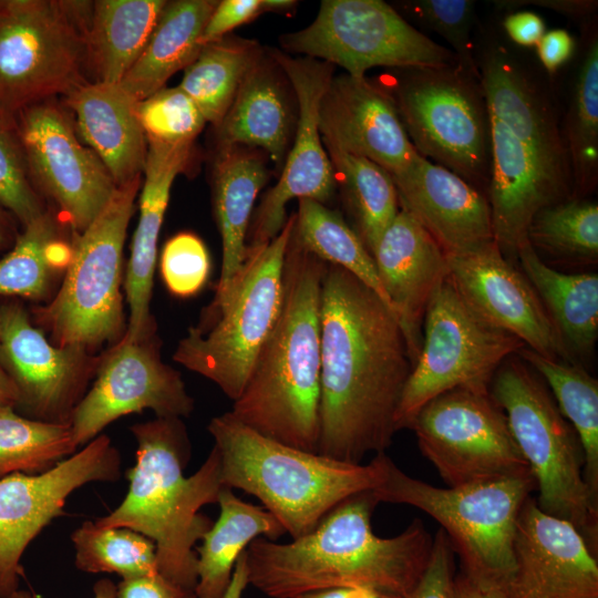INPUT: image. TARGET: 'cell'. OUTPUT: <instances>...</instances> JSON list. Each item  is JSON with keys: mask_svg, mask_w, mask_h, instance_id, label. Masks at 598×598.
Segmentation results:
<instances>
[{"mask_svg": "<svg viewBox=\"0 0 598 598\" xmlns=\"http://www.w3.org/2000/svg\"><path fill=\"white\" fill-rule=\"evenodd\" d=\"M318 453L361 464L391 445L395 413L412 371L396 317L343 268L326 262L320 306Z\"/></svg>", "mask_w": 598, "mask_h": 598, "instance_id": "cell-1", "label": "cell"}, {"mask_svg": "<svg viewBox=\"0 0 598 598\" xmlns=\"http://www.w3.org/2000/svg\"><path fill=\"white\" fill-rule=\"evenodd\" d=\"M379 503L372 491L361 492L290 543L255 538L245 550L249 585L270 598L339 587L410 598L429 564L433 538L420 519L394 537L377 536L371 516Z\"/></svg>", "mask_w": 598, "mask_h": 598, "instance_id": "cell-2", "label": "cell"}, {"mask_svg": "<svg viewBox=\"0 0 598 598\" xmlns=\"http://www.w3.org/2000/svg\"><path fill=\"white\" fill-rule=\"evenodd\" d=\"M292 233V231H291ZM326 262L290 236L278 320L229 411L279 443L318 453L321 283Z\"/></svg>", "mask_w": 598, "mask_h": 598, "instance_id": "cell-3", "label": "cell"}, {"mask_svg": "<svg viewBox=\"0 0 598 598\" xmlns=\"http://www.w3.org/2000/svg\"><path fill=\"white\" fill-rule=\"evenodd\" d=\"M136 462L127 472L128 491L100 526L127 527L150 538L156 549L157 570L169 580L194 589L197 584L196 543L213 522L199 514L217 503L221 481L218 451L213 446L202 466L184 475L189 441L177 417H156L131 427Z\"/></svg>", "mask_w": 598, "mask_h": 598, "instance_id": "cell-4", "label": "cell"}, {"mask_svg": "<svg viewBox=\"0 0 598 598\" xmlns=\"http://www.w3.org/2000/svg\"><path fill=\"white\" fill-rule=\"evenodd\" d=\"M208 431L220 457L223 485L257 497L292 539L384 477L380 453L365 465L340 462L268 439L230 412L213 417Z\"/></svg>", "mask_w": 598, "mask_h": 598, "instance_id": "cell-5", "label": "cell"}, {"mask_svg": "<svg viewBox=\"0 0 598 598\" xmlns=\"http://www.w3.org/2000/svg\"><path fill=\"white\" fill-rule=\"evenodd\" d=\"M384 477L372 489L381 503L419 508L437 520L463 574L506 594L514 574V537L520 509L536 489L533 474L440 488L411 477L380 453Z\"/></svg>", "mask_w": 598, "mask_h": 598, "instance_id": "cell-6", "label": "cell"}, {"mask_svg": "<svg viewBox=\"0 0 598 598\" xmlns=\"http://www.w3.org/2000/svg\"><path fill=\"white\" fill-rule=\"evenodd\" d=\"M293 223L295 214L271 241L246 252L243 271L229 295L205 308L173 354L175 362L213 381L233 401L241 394L278 320Z\"/></svg>", "mask_w": 598, "mask_h": 598, "instance_id": "cell-7", "label": "cell"}, {"mask_svg": "<svg viewBox=\"0 0 598 598\" xmlns=\"http://www.w3.org/2000/svg\"><path fill=\"white\" fill-rule=\"evenodd\" d=\"M491 383V394L536 481L537 506L571 523L596 555L598 498L584 478V452L576 431L523 363L503 362Z\"/></svg>", "mask_w": 598, "mask_h": 598, "instance_id": "cell-8", "label": "cell"}, {"mask_svg": "<svg viewBox=\"0 0 598 598\" xmlns=\"http://www.w3.org/2000/svg\"><path fill=\"white\" fill-rule=\"evenodd\" d=\"M141 176L116 187L111 199L72 244V257L50 301L34 319L59 347L92 352L124 336L121 283L122 252Z\"/></svg>", "mask_w": 598, "mask_h": 598, "instance_id": "cell-9", "label": "cell"}, {"mask_svg": "<svg viewBox=\"0 0 598 598\" xmlns=\"http://www.w3.org/2000/svg\"><path fill=\"white\" fill-rule=\"evenodd\" d=\"M91 1L0 0V109L20 111L89 83Z\"/></svg>", "mask_w": 598, "mask_h": 598, "instance_id": "cell-10", "label": "cell"}, {"mask_svg": "<svg viewBox=\"0 0 598 598\" xmlns=\"http://www.w3.org/2000/svg\"><path fill=\"white\" fill-rule=\"evenodd\" d=\"M401 70L389 92L417 154L487 187L491 123L478 79L457 64Z\"/></svg>", "mask_w": 598, "mask_h": 598, "instance_id": "cell-11", "label": "cell"}, {"mask_svg": "<svg viewBox=\"0 0 598 598\" xmlns=\"http://www.w3.org/2000/svg\"><path fill=\"white\" fill-rule=\"evenodd\" d=\"M420 354L403 389L395 429H411L421 409L457 388L488 390L511 354L525 344L474 312L447 276L432 293L424 313Z\"/></svg>", "mask_w": 598, "mask_h": 598, "instance_id": "cell-12", "label": "cell"}, {"mask_svg": "<svg viewBox=\"0 0 598 598\" xmlns=\"http://www.w3.org/2000/svg\"><path fill=\"white\" fill-rule=\"evenodd\" d=\"M281 47L339 65L353 78L368 70L456 65L454 53L381 0H323L306 28L281 35ZM458 65V64H457Z\"/></svg>", "mask_w": 598, "mask_h": 598, "instance_id": "cell-13", "label": "cell"}, {"mask_svg": "<svg viewBox=\"0 0 598 598\" xmlns=\"http://www.w3.org/2000/svg\"><path fill=\"white\" fill-rule=\"evenodd\" d=\"M411 429L448 487L533 474L489 389L457 388L437 395Z\"/></svg>", "mask_w": 598, "mask_h": 598, "instance_id": "cell-14", "label": "cell"}, {"mask_svg": "<svg viewBox=\"0 0 598 598\" xmlns=\"http://www.w3.org/2000/svg\"><path fill=\"white\" fill-rule=\"evenodd\" d=\"M121 455L106 435L40 474L0 478V598L19 589L21 558L28 545L63 513L68 497L92 482H115Z\"/></svg>", "mask_w": 598, "mask_h": 598, "instance_id": "cell-15", "label": "cell"}, {"mask_svg": "<svg viewBox=\"0 0 598 598\" xmlns=\"http://www.w3.org/2000/svg\"><path fill=\"white\" fill-rule=\"evenodd\" d=\"M269 53L295 92L298 116L280 178L251 218L246 237L247 251L277 237L288 219L286 205L289 200L308 198L326 205L337 187L336 174L319 131L320 103L333 76V65L307 56L292 58L279 50Z\"/></svg>", "mask_w": 598, "mask_h": 598, "instance_id": "cell-16", "label": "cell"}, {"mask_svg": "<svg viewBox=\"0 0 598 598\" xmlns=\"http://www.w3.org/2000/svg\"><path fill=\"white\" fill-rule=\"evenodd\" d=\"M156 332L140 340L121 338L101 355L95 380L73 411L71 429L79 446L131 413L152 410L157 417L188 416L194 400L178 371L164 363Z\"/></svg>", "mask_w": 598, "mask_h": 598, "instance_id": "cell-17", "label": "cell"}, {"mask_svg": "<svg viewBox=\"0 0 598 598\" xmlns=\"http://www.w3.org/2000/svg\"><path fill=\"white\" fill-rule=\"evenodd\" d=\"M16 118L34 186L53 199L74 235L82 233L116 189L110 173L81 143L66 112L50 100Z\"/></svg>", "mask_w": 598, "mask_h": 598, "instance_id": "cell-18", "label": "cell"}, {"mask_svg": "<svg viewBox=\"0 0 598 598\" xmlns=\"http://www.w3.org/2000/svg\"><path fill=\"white\" fill-rule=\"evenodd\" d=\"M100 360L84 348L53 344L20 301L0 305V363L17 388L16 409L27 417L70 423Z\"/></svg>", "mask_w": 598, "mask_h": 598, "instance_id": "cell-19", "label": "cell"}, {"mask_svg": "<svg viewBox=\"0 0 598 598\" xmlns=\"http://www.w3.org/2000/svg\"><path fill=\"white\" fill-rule=\"evenodd\" d=\"M446 261L455 289L482 319L548 359L574 363L530 282L503 256L495 241L446 255Z\"/></svg>", "mask_w": 598, "mask_h": 598, "instance_id": "cell-20", "label": "cell"}, {"mask_svg": "<svg viewBox=\"0 0 598 598\" xmlns=\"http://www.w3.org/2000/svg\"><path fill=\"white\" fill-rule=\"evenodd\" d=\"M515 574L507 598H598V564L569 522L524 503L514 537Z\"/></svg>", "mask_w": 598, "mask_h": 598, "instance_id": "cell-21", "label": "cell"}, {"mask_svg": "<svg viewBox=\"0 0 598 598\" xmlns=\"http://www.w3.org/2000/svg\"><path fill=\"white\" fill-rule=\"evenodd\" d=\"M319 131L324 147L368 158L392 178L417 155L393 96L365 76H332L320 103Z\"/></svg>", "mask_w": 598, "mask_h": 598, "instance_id": "cell-22", "label": "cell"}, {"mask_svg": "<svg viewBox=\"0 0 598 598\" xmlns=\"http://www.w3.org/2000/svg\"><path fill=\"white\" fill-rule=\"evenodd\" d=\"M488 205L494 241L508 260L517 259L527 228L543 208L563 200L567 178L542 162L501 122L489 116Z\"/></svg>", "mask_w": 598, "mask_h": 598, "instance_id": "cell-23", "label": "cell"}, {"mask_svg": "<svg viewBox=\"0 0 598 598\" xmlns=\"http://www.w3.org/2000/svg\"><path fill=\"white\" fill-rule=\"evenodd\" d=\"M399 206L408 212L446 255L494 241L487 197L450 169L417 154L392 178Z\"/></svg>", "mask_w": 598, "mask_h": 598, "instance_id": "cell-24", "label": "cell"}, {"mask_svg": "<svg viewBox=\"0 0 598 598\" xmlns=\"http://www.w3.org/2000/svg\"><path fill=\"white\" fill-rule=\"evenodd\" d=\"M372 256L413 368L422 347L427 302L448 276L446 255L435 239L400 208Z\"/></svg>", "mask_w": 598, "mask_h": 598, "instance_id": "cell-25", "label": "cell"}, {"mask_svg": "<svg viewBox=\"0 0 598 598\" xmlns=\"http://www.w3.org/2000/svg\"><path fill=\"white\" fill-rule=\"evenodd\" d=\"M193 144L171 145L147 142L143 173L145 181L140 196V215L126 270L125 291L128 323L123 339L140 340L156 332L150 311L157 240L175 177L185 171Z\"/></svg>", "mask_w": 598, "mask_h": 598, "instance_id": "cell-26", "label": "cell"}, {"mask_svg": "<svg viewBox=\"0 0 598 598\" xmlns=\"http://www.w3.org/2000/svg\"><path fill=\"white\" fill-rule=\"evenodd\" d=\"M295 102L285 72L270 53L264 52L216 126L218 150L234 146L262 150L277 166H282L297 125Z\"/></svg>", "mask_w": 598, "mask_h": 598, "instance_id": "cell-27", "label": "cell"}, {"mask_svg": "<svg viewBox=\"0 0 598 598\" xmlns=\"http://www.w3.org/2000/svg\"><path fill=\"white\" fill-rule=\"evenodd\" d=\"M137 103L120 83H86L65 95L82 141L116 187L140 177L144 169L147 141L137 117Z\"/></svg>", "mask_w": 598, "mask_h": 598, "instance_id": "cell-28", "label": "cell"}, {"mask_svg": "<svg viewBox=\"0 0 598 598\" xmlns=\"http://www.w3.org/2000/svg\"><path fill=\"white\" fill-rule=\"evenodd\" d=\"M478 73L489 116L567 178V153L553 112L522 70L505 52L495 51L484 59Z\"/></svg>", "mask_w": 598, "mask_h": 598, "instance_id": "cell-29", "label": "cell"}, {"mask_svg": "<svg viewBox=\"0 0 598 598\" xmlns=\"http://www.w3.org/2000/svg\"><path fill=\"white\" fill-rule=\"evenodd\" d=\"M267 179L268 169L260 151L246 146L218 150L213 172V202L223 259L212 305L226 299L243 271L255 200Z\"/></svg>", "mask_w": 598, "mask_h": 598, "instance_id": "cell-30", "label": "cell"}, {"mask_svg": "<svg viewBox=\"0 0 598 598\" xmlns=\"http://www.w3.org/2000/svg\"><path fill=\"white\" fill-rule=\"evenodd\" d=\"M218 1H167L142 53L120 82L136 101L163 89L199 54L204 27Z\"/></svg>", "mask_w": 598, "mask_h": 598, "instance_id": "cell-31", "label": "cell"}, {"mask_svg": "<svg viewBox=\"0 0 598 598\" xmlns=\"http://www.w3.org/2000/svg\"><path fill=\"white\" fill-rule=\"evenodd\" d=\"M219 516L196 548L197 598H223L239 555L257 537L277 540L286 534L279 520L262 506L237 497L224 486L218 495Z\"/></svg>", "mask_w": 598, "mask_h": 598, "instance_id": "cell-32", "label": "cell"}, {"mask_svg": "<svg viewBox=\"0 0 598 598\" xmlns=\"http://www.w3.org/2000/svg\"><path fill=\"white\" fill-rule=\"evenodd\" d=\"M517 259L570 354L592 353L598 337V275L557 271L528 240L519 246Z\"/></svg>", "mask_w": 598, "mask_h": 598, "instance_id": "cell-33", "label": "cell"}, {"mask_svg": "<svg viewBox=\"0 0 598 598\" xmlns=\"http://www.w3.org/2000/svg\"><path fill=\"white\" fill-rule=\"evenodd\" d=\"M167 1L92 2L86 34L87 65L95 82L120 83L150 39Z\"/></svg>", "mask_w": 598, "mask_h": 598, "instance_id": "cell-34", "label": "cell"}, {"mask_svg": "<svg viewBox=\"0 0 598 598\" xmlns=\"http://www.w3.org/2000/svg\"><path fill=\"white\" fill-rule=\"evenodd\" d=\"M72 257V245L62 239L52 213L24 226L0 259V296L50 300Z\"/></svg>", "mask_w": 598, "mask_h": 598, "instance_id": "cell-35", "label": "cell"}, {"mask_svg": "<svg viewBox=\"0 0 598 598\" xmlns=\"http://www.w3.org/2000/svg\"><path fill=\"white\" fill-rule=\"evenodd\" d=\"M262 54V48L254 40L225 37L202 48L184 70L178 86L193 100L205 121L216 127Z\"/></svg>", "mask_w": 598, "mask_h": 598, "instance_id": "cell-36", "label": "cell"}, {"mask_svg": "<svg viewBox=\"0 0 598 598\" xmlns=\"http://www.w3.org/2000/svg\"><path fill=\"white\" fill-rule=\"evenodd\" d=\"M291 235L306 251L352 274L391 310L372 255L337 212L313 199H298Z\"/></svg>", "mask_w": 598, "mask_h": 598, "instance_id": "cell-37", "label": "cell"}, {"mask_svg": "<svg viewBox=\"0 0 598 598\" xmlns=\"http://www.w3.org/2000/svg\"><path fill=\"white\" fill-rule=\"evenodd\" d=\"M518 354L546 380L584 452V478L598 498V382L575 363L548 359L529 348Z\"/></svg>", "mask_w": 598, "mask_h": 598, "instance_id": "cell-38", "label": "cell"}, {"mask_svg": "<svg viewBox=\"0 0 598 598\" xmlns=\"http://www.w3.org/2000/svg\"><path fill=\"white\" fill-rule=\"evenodd\" d=\"M326 151L354 218L355 231L372 255L400 210L394 182L385 169L368 158L332 147Z\"/></svg>", "mask_w": 598, "mask_h": 598, "instance_id": "cell-39", "label": "cell"}, {"mask_svg": "<svg viewBox=\"0 0 598 598\" xmlns=\"http://www.w3.org/2000/svg\"><path fill=\"white\" fill-rule=\"evenodd\" d=\"M70 423H50L0 408V478L40 474L75 453Z\"/></svg>", "mask_w": 598, "mask_h": 598, "instance_id": "cell-40", "label": "cell"}, {"mask_svg": "<svg viewBox=\"0 0 598 598\" xmlns=\"http://www.w3.org/2000/svg\"><path fill=\"white\" fill-rule=\"evenodd\" d=\"M565 148L574 184L581 198L598 176V41L589 43L579 69L566 120Z\"/></svg>", "mask_w": 598, "mask_h": 598, "instance_id": "cell-41", "label": "cell"}, {"mask_svg": "<svg viewBox=\"0 0 598 598\" xmlns=\"http://www.w3.org/2000/svg\"><path fill=\"white\" fill-rule=\"evenodd\" d=\"M75 566L85 573H114L123 578L157 573L154 543L127 528L86 520L71 535Z\"/></svg>", "mask_w": 598, "mask_h": 598, "instance_id": "cell-42", "label": "cell"}, {"mask_svg": "<svg viewBox=\"0 0 598 598\" xmlns=\"http://www.w3.org/2000/svg\"><path fill=\"white\" fill-rule=\"evenodd\" d=\"M527 240L534 249L555 256L597 258V203L571 198L540 209L527 228Z\"/></svg>", "mask_w": 598, "mask_h": 598, "instance_id": "cell-43", "label": "cell"}, {"mask_svg": "<svg viewBox=\"0 0 598 598\" xmlns=\"http://www.w3.org/2000/svg\"><path fill=\"white\" fill-rule=\"evenodd\" d=\"M0 207L22 228L44 213L20 138L16 115L0 109Z\"/></svg>", "mask_w": 598, "mask_h": 598, "instance_id": "cell-44", "label": "cell"}, {"mask_svg": "<svg viewBox=\"0 0 598 598\" xmlns=\"http://www.w3.org/2000/svg\"><path fill=\"white\" fill-rule=\"evenodd\" d=\"M136 113L147 142L193 144L206 123L196 104L179 86H164L138 101Z\"/></svg>", "mask_w": 598, "mask_h": 598, "instance_id": "cell-45", "label": "cell"}, {"mask_svg": "<svg viewBox=\"0 0 598 598\" xmlns=\"http://www.w3.org/2000/svg\"><path fill=\"white\" fill-rule=\"evenodd\" d=\"M412 17L426 29L446 40L453 49L458 66L478 79L473 54L471 31L475 2L472 0H416L406 2Z\"/></svg>", "mask_w": 598, "mask_h": 598, "instance_id": "cell-46", "label": "cell"}, {"mask_svg": "<svg viewBox=\"0 0 598 598\" xmlns=\"http://www.w3.org/2000/svg\"><path fill=\"white\" fill-rule=\"evenodd\" d=\"M159 266L168 291L186 298L197 293L206 283L210 259L199 237L192 233H179L164 245Z\"/></svg>", "mask_w": 598, "mask_h": 598, "instance_id": "cell-47", "label": "cell"}, {"mask_svg": "<svg viewBox=\"0 0 598 598\" xmlns=\"http://www.w3.org/2000/svg\"><path fill=\"white\" fill-rule=\"evenodd\" d=\"M455 553L441 528L434 539L426 569L410 598H456Z\"/></svg>", "mask_w": 598, "mask_h": 598, "instance_id": "cell-48", "label": "cell"}, {"mask_svg": "<svg viewBox=\"0 0 598 598\" xmlns=\"http://www.w3.org/2000/svg\"><path fill=\"white\" fill-rule=\"evenodd\" d=\"M268 12L267 0L218 1L200 35L202 47L224 39L237 27L248 23Z\"/></svg>", "mask_w": 598, "mask_h": 598, "instance_id": "cell-49", "label": "cell"}, {"mask_svg": "<svg viewBox=\"0 0 598 598\" xmlns=\"http://www.w3.org/2000/svg\"><path fill=\"white\" fill-rule=\"evenodd\" d=\"M116 598H197L195 590L183 587L161 573L123 578L116 585Z\"/></svg>", "mask_w": 598, "mask_h": 598, "instance_id": "cell-50", "label": "cell"}, {"mask_svg": "<svg viewBox=\"0 0 598 598\" xmlns=\"http://www.w3.org/2000/svg\"><path fill=\"white\" fill-rule=\"evenodd\" d=\"M538 58L548 73H555L573 55L575 40L564 29H553L543 34L536 44Z\"/></svg>", "mask_w": 598, "mask_h": 598, "instance_id": "cell-51", "label": "cell"}, {"mask_svg": "<svg viewBox=\"0 0 598 598\" xmlns=\"http://www.w3.org/2000/svg\"><path fill=\"white\" fill-rule=\"evenodd\" d=\"M504 28L515 43L524 47H536L546 32L543 19L529 11L508 14L504 20Z\"/></svg>", "mask_w": 598, "mask_h": 598, "instance_id": "cell-52", "label": "cell"}, {"mask_svg": "<svg viewBox=\"0 0 598 598\" xmlns=\"http://www.w3.org/2000/svg\"><path fill=\"white\" fill-rule=\"evenodd\" d=\"M493 2L496 7L504 9L532 4L575 17L589 14L597 8V1L592 0H496Z\"/></svg>", "mask_w": 598, "mask_h": 598, "instance_id": "cell-53", "label": "cell"}, {"mask_svg": "<svg viewBox=\"0 0 598 598\" xmlns=\"http://www.w3.org/2000/svg\"><path fill=\"white\" fill-rule=\"evenodd\" d=\"M297 598H400L396 596L380 592L373 589L361 587H339L318 590L301 595Z\"/></svg>", "mask_w": 598, "mask_h": 598, "instance_id": "cell-54", "label": "cell"}, {"mask_svg": "<svg viewBox=\"0 0 598 598\" xmlns=\"http://www.w3.org/2000/svg\"><path fill=\"white\" fill-rule=\"evenodd\" d=\"M456 598H507L505 592L475 584L463 573L455 576Z\"/></svg>", "mask_w": 598, "mask_h": 598, "instance_id": "cell-55", "label": "cell"}, {"mask_svg": "<svg viewBox=\"0 0 598 598\" xmlns=\"http://www.w3.org/2000/svg\"><path fill=\"white\" fill-rule=\"evenodd\" d=\"M245 550L236 560L230 582L223 598H243V594L249 585Z\"/></svg>", "mask_w": 598, "mask_h": 598, "instance_id": "cell-56", "label": "cell"}, {"mask_svg": "<svg viewBox=\"0 0 598 598\" xmlns=\"http://www.w3.org/2000/svg\"><path fill=\"white\" fill-rule=\"evenodd\" d=\"M9 598H35L28 590H16ZM93 598H116V585L109 578L99 579L93 586Z\"/></svg>", "mask_w": 598, "mask_h": 598, "instance_id": "cell-57", "label": "cell"}, {"mask_svg": "<svg viewBox=\"0 0 598 598\" xmlns=\"http://www.w3.org/2000/svg\"><path fill=\"white\" fill-rule=\"evenodd\" d=\"M18 404V391L0 363V408H13Z\"/></svg>", "mask_w": 598, "mask_h": 598, "instance_id": "cell-58", "label": "cell"}, {"mask_svg": "<svg viewBox=\"0 0 598 598\" xmlns=\"http://www.w3.org/2000/svg\"><path fill=\"white\" fill-rule=\"evenodd\" d=\"M12 223L0 220V251L12 247L14 243Z\"/></svg>", "mask_w": 598, "mask_h": 598, "instance_id": "cell-59", "label": "cell"}, {"mask_svg": "<svg viewBox=\"0 0 598 598\" xmlns=\"http://www.w3.org/2000/svg\"><path fill=\"white\" fill-rule=\"evenodd\" d=\"M0 220L12 223L11 216L6 210H3L1 207H0Z\"/></svg>", "mask_w": 598, "mask_h": 598, "instance_id": "cell-60", "label": "cell"}]
</instances>
